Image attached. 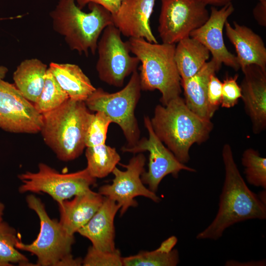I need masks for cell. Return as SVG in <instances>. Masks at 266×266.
I'll return each mask as SVG.
<instances>
[{"label":"cell","mask_w":266,"mask_h":266,"mask_svg":"<svg viewBox=\"0 0 266 266\" xmlns=\"http://www.w3.org/2000/svg\"><path fill=\"white\" fill-rule=\"evenodd\" d=\"M225 266H266V261L265 260H260V261H252L244 263H240L239 262L235 261V260H229L227 261L225 263Z\"/></svg>","instance_id":"cell-35"},{"label":"cell","mask_w":266,"mask_h":266,"mask_svg":"<svg viewBox=\"0 0 266 266\" xmlns=\"http://www.w3.org/2000/svg\"><path fill=\"white\" fill-rule=\"evenodd\" d=\"M150 122L156 135L184 164L190 160L191 146L206 141L213 128L211 120L194 113L180 96L166 105H157Z\"/></svg>","instance_id":"cell-2"},{"label":"cell","mask_w":266,"mask_h":266,"mask_svg":"<svg viewBox=\"0 0 266 266\" xmlns=\"http://www.w3.org/2000/svg\"><path fill=\"white\" fill-rule=\"evenodd\" d=\"M92 114L85 101L70 99L56 109L42 114L40 133L60 160L70 161L83 153Z\"/></svg>","instance_id":"cell-3"},{"label":"cell","mask_w":266,"mask_h":266,"mask_svg":"<svg viewBox=\"0 0 266 266\" xmlns=\"http://www.w3.org/2000/svg\"><path fill=\"white\" fill-rule=\"evenodd\" d=\"M47 66L36 58L22 61L13 73L15 86L29 101L34 103L42 90Z\"/></svg>","instance_id":"cell-23"},{"label":"cell","mask_w":266,"mask_h":266,"mask_svg":"<svg viewBox=\"0 0 266 266\" xmlns=\"http://www.w3.org/2000/svg\"><path fill=\"white\" fill-rule=\"evenodd\" d=\"M111 120L103 113L93 114L88 125L85 137L86 147L105 143Z\"/></svg>","instance_id":"cell-29"},{"label":"cell","mask_w":266,"mask_h":266,"mask_svg":"<svg viewBox=\"0 0 266 266\" xmlns=\"http://www.w3.org/2000/svg\"><path fill=\"white\" fill-rule=\"evenodd\" d=\"M233 11L232 2L222 6L219 9L212 6L207 20L201 27L192 32L190 36L205 46L211 54L212 59L218 65L221 66L223 64L237 71L240 66L236 56L227 48L223 35L225 23Z\"/></svg>","instance_id":"cell-14"},{"label":"cell","mask_w":266,"mask_h":266,"mask_svg":"<svg viewBox=\"0 0 266 266\" xmlns=\"http://www.w3.org/2000/svg\"><path fill=\"white\" fill-rule=\"evenodd\" d=\"M141 91L139 73L136 70L119 91L110 93L101 88H96L85 101L89 110L103 113L111 123L120 127L128 141L127 147L134 146L139 140L140 130L134 110Z\"/></svg>","instance_id":"cell-6"},{"label":"cell","mask_w":266,"mask_h":266,"mask_svg":"<svg viewBox=\"0 0 266 266\" xmlns=\"http://www.w3.org/2000/svg\"><path fill=\"white\" fill-rule=\"evenodd\" d=\"M243 78L240 86L244 110L258 134L266 128V70L252 65L241 69Z\"/></svg>","instance_id":"cell-15"},{"label":"cell","mask_w":266,"mask_h":266,"mask_svg":"<svg viewBox=\"0 0 266 266\" xmlns=\"http://www.w3.org/2000/svg\"><path fill=\"white\" fill-rule=\"evenodd\" d=\"M241 162L247 181L256 187L266 189V159L253 148H247L242 154Z\"/></svg>","instance_id":"cell-28"},{"label":"cell","mask_w":266,"mask_h":266,"mask_svg":"<svg viewBox=\"0 0 266 266\" xmlns=\"http://www.w3.org/2000/svg\"><path fill=\"white\" fill-rule=\"evenodd\" d=\"M19 240L13 227L3 220L0 221V266H35L16 247Z\"/></svg>","instance_id":"cell-26"},{"label":"cell","mask_w":266,"mask_h":266,"mask_svg":"<svg viewBox=\"0 0 266 266\" xmlns=\"http://www.w3.org/2000/svg\"><path fill=\"white\" fill-rule=\"evenodd\" d=\"M104 199L99 192L90 189L75 196L72 200L58 203L60 224L67 233L74 235L92 218Z\"/></svg>","instance_id":"cell-19"},{"label":"cell","mask_w":266,"mask_h":266,"mask_svg":"<svg viewBox=\"0 0 266 266\" xmlns=\"http://www.w3.org/2000/svg\"><path fill=\"white\" fill-rule=\"evenodd\" d=\"M177 242L175 236H171L151 251H141L133 256L123 257L124 266H175L179 262V253L174 249Z\"/></svg>","instance_id":"cell-24"},{"label":"cell","mask_w":266,"mask_h":266,"mask_svg":"<svg viewBox=\"0 0 266 266\" xmlns=\"http://www.w3.org/2000/svg\"><path fill=\"white\" fill-rule=\"evenodd\" d=\"M156 1L123 0L118 11L112 14L113 24L124 36L158 43L150 24Z\"/></svg>","instance_id":"cell-16"},{"label":"cell","mask_w":266,"mask_h":266,"mask_svg":"<svg viewBox=\"0 0 266 266\" xmlns=\"http://www.w3.org/2000/svg\"><path fill=\"white\" fill-rule=\"evenodd\" d=\"M48 68L70 99L85 101L96 89L76 65L51 62Z\"/></svg>","instance_id":"cell-21"},{"label":"cell","mask_w":266,"mask_h":266,"mask_svg":"<svg viewBox=\"0 0 266 266\" xmlns=\"http://www.w3.org/2000/svg\"><path fill=\"white\" fill-rule=\"evenodd\" d=\"M120 31L113 25L106 27L98 42L96 68L99 78L106 84L123 86L125 78L136 70L138 59L131 55L128 41L124 42Z\"/></svg>","instance_id":"cell-9"},{"label":"cell","mask_w":266,"mask_h":266,"mask_svg":"<svg viewBox=\"0 0 266 266\" xmlns=\"http://www.w3.org/2000/svg\"><path fill=\"white\" fill-rule=\"evenodd\" d=\"M18 177L22 183L18 188L21 194H47L58 203L90 190L96 182L86 167L75 172L62 173L43 163L38 164L37 171H27Z\"/></svg>","instance_id":"cell-8"},{"label":"cell","mask_w":266,"mask_h":266,"mask_svg":"<svg viewBox=\"0 0 266 266\" xmlns=\"http://www.w3.org/2000/svg\"><path fill=\"white\" fill-rule=\"evenodd\" d=\"M226 35L233 45L240 68L257 65L266 70V48L262 37L250 28L236 22L225 24Z\"/></svg>","instance_id":"cell-18"},{"label":"cell","mask_w":266,"mask_h":266,"mask_svg":"<svg viewBox=\"0 0 266 266\" xmlns=\"http://www.w3.org/2000/svg\"><path fill=\"white\" fill-rule=\"evenodd\" d=\"M89 12H83L75 0H59L50 13L53 30L62 36L69 48L79 54H95L104 29L113 24L112 14L102 6L88 4Z\"/></svg>","instance_id":"cell-4"},{"label":"cell","mask_w":266,"mask_h":266,"mask_svg":"<svg viewBox=\"0 0 266 266\" xmlns=\"http://www.w3.org/2000/svg\"><path fill=\"white\" fill-rule=\"evenodd\" d=\"M210 54L205 46L190 36L178 42L175 45L174 60L181 81L196 74L208 62Z\"/></svg>","instance_id":"cell-22"},{"label":"cell","mask_w":266,"mask_h":266,"mask_svg":"<svg viewBox=\"0 0 266 266\" xmlns=\"http://www.w3.org/2000/svg\"><path fill=\"white\" fill-rule=\"evenodd\" d=\"M158 28L162 43L175 44L190 36L209 18L207 5L198 0H161Z\"/></svg>","instance_id":"cell-10"},{"label":"cell","mask_w":266,"mask_h":266,"mask_svg":"<svg viewBox=\"0 0 266 266\" xmlns=\"http://www.w3.org/2000/svg\"><path fill=\"white\" fill-rule=\"evenodd\" d=\"M84 266H122L123 257L118 249L113 251H104L96 249L92 246L88 250L82 260Z\"/></svg>","instance_id":"cell-30"},{"label":"cell","mask_w":266,"mask_h":266,"mask_svg":"<svg viewBox=\"0 0 266 266\" xmlns=\"http://www.w3.org/2000/svg\"><path fill=\"white\" fill-rule=\"evenodd\" d=\"M86 167L95 178H102L111 173L120 161V156L115 148L105 143L86 147Z\"/></svg>","instance_id":"cell-25"},{"label":"cell","mask_w":266,"mask_h":266,"mask_svg":"<svg viewBox=\"0 0 266 266\" xmlns=\"http://www.w3.org/2000/svg\"><path fill=\"white\" fill-rule=\"evenodd\" d=\"M26 200L29 208L35 212L39 219V232L32 243H24L20 239L16 247L35 256V266H60L62 261L71 255L75 240L74 235L67 233L59 221L49 216L45 205L39 198L30 194L26 197Z\"/></svg>","instance_id":"cell-7"},{"label":"cell","mask_w":266,"mask_h":266,"mask_svg":"<svg viewBox=\"0 0 266 266\" xmlns=\"http://www.w3.org/2000/svg\"><path fill=\"white\" fill-rule=\"evenodd\" d=\"M253 14L260 25L266 26V4L259 2L253 9Z\"/></svg>","instance_id":"cell-34"},{"label":"cell","mask_w":266,"mask_h":266,"mask_svg":"<svg viewBox=\"0 0 266 266\" xmlns=\"http://www.w3.org/2000/svg\"><path fill=\"white\" fill-rule=\"evenodd\" d=\"M259 2L266 4V0H259Z\"/></svg>","instance_id":"cell-39"},{"label":"cell","mask_w":266,"mask_h":266,"mask_svg":"<svg viewBox=\"0 0 266 266\" xmlns=\"http://www.w3.org/2000/svg\"><path fill=\"white\" fill-rule=\"evenodd\" d=\"M128 42L131 52L141 63L139 76L141 90H159L163 105L180 96L181 78L174 60L175 44H159L133 37Z\"/></svg>","instance_id":"cell-5"},{"label":"cell","mask_w":266,"mask_h":266,"mask_svg":"<svg viewBox=\"0 0 266 266\" xmlns=\"http://www.w3.org/2000/svg\"><path fill=\"white\" fill-rule=\"evenodd\" d=\"M221 67L211 59L194 75L181 81L186 105L194 113L206 120H211L213 116L207 101L208 83L211 75L219 71Z\"/></svg>","instance_id":"cell-20"},{"label":"cell","mask_w":266,"mask_h":266,"mask_svg":"<svg viewBox=\"0 0 266 266\" xmlns=\"http://www.w3.org/2000/svg\"><path fill=\"white\" fill-rule=\"evenodd\" d=\"M144 123L148 133V138L143 137L133 146L122 148L124 152L133 154L148 151L149 153L148 169L141 176L142 182L148 186V189L156 193L159 184L167 175L178 177L181 170L196 172L195 169L180 162L174 154L164 145L155 133L148 116L144 117Z\"/></svg>","instance_id":"cell-11"},{"label":"cell","mask_w":266,"mask_h":266,"mask_svg":"<svg viewBox=\"0 0 266 266\" xmlns=\"http://www.w3.org/2000/svg\"><path fill=\"white\" fill-rule=\"evenodd\" d=\"M120 209L114 200L104 197L103 201L89 222L77 232L90 240L92 246L100 250L114 251L115 216Z\"/></svg>","instance_id":"cell-17"},{"label":"cell","mask_w":266,"mask_h":266,"mask_svg":"<svg viewBox=\"0 0 266 266\" xmlns=\"http://www.w3.org/2000/svg\"><path fill=\"white\" fill-rule=\"evenodd\" d=\"M238 77V74L233 77H227L222 82L221 103L222 107H233L237 103L239 99L241 98V88L237 82Z\"/></svg>","instance_id":"cell-31"},{"label":"cell","mask_w":266,"mask_h":266,"mask_svg":"<svg viewBox=\"0 0 266 266\" xmlns=\"http://www.w3.org/2000/svg\"><path fill=\"white\" fill-rule=\"evenodd\" d=\"M5 209V206L4 204L0 201V221L3 220V216L4 214V210Z\"/></svg>","instance_id":"cell-38"},{"label":"cell","mask_w":266,"mask_h":266,"mask_svg":"<svg viewBox=\"0 0 266 266\" xmlns=\"http://www.w3.org/2000/svg\"><path fill=\"white\" fill-rule=\"evenodd\" d=\"M222 89V82L215 75V73L211 75L208 83L207 97L210 111L213 115L221 105Z\"/></svg>","instance_id":"cell-32"},{"label":"cell","mask_w":266,"mask_h":266,"mask_svg":"<svg viewBox=\"0 0 266 266\" xmlns=\"http://www.w3.org/2000/svg\"><path fill=\"white\" fill-rule=\"evenodd\" d=\"M8 72V69L6 67L0 65V79H3Z\"/></svg>","instance_id":"cell-37"},{"label":"cell","mask_w":266,"mask_h":266,"mask_svg":"<svg viewBox=\"0 0 266 266\" xmlns=\"http://www.w3.org/2000/svg\"><path fill=\"white\" fill-rule=\"evenodd\" d=\"M222 159L225 179L217 213L210 224L196 236L198 239L216 240L235 223L250 219L265 220L266 204L250 190L240 174L229 144L224 145Z\"/></svg>","instance_id":"cell-1"},{"label":"cell","mask_w":266,"mask_h":266,"mask_svg":"<svg viewBox=\"0 0 266 266\" xmlns=\"http://www.w3.org/2000/svg\"><path fill=\"white\" fill-rule=\"evenodd\" d=\"M207 5L210 4L213 6H222L228 3L232 2V0H198Z\"/></svg>","instance_id":"cell-36"},{"label":"cell","mask_w":266,"mask_h":266,"mask_svg":"<svg viewBox=\"0 0 266 266\" xmlns=\"http://www.w3.org/2000/svg\"><path fill=\"white\" fill-rule=\"evenodd\" d=\"M123 0H75L78 7L82 9L87 4L94 3L100 5L107 10L111 14H115L119 9Z\"/></svg>","instance_id":"cell-33"},{"label":"cell","mask_w":266,"mask_h":266,"mask_svg":"<svg viewBox=\"0 0 266 266\" xmlns=\"http://www.w3.org/2000/svg\"><path fill=\"white\" fill-rule=\"evenodd\" d=\"M146 158L141 153L134 156L127 165L120 164L126 168L121 170L116 166L112 173L114 176L111 184L101 186L99 193L102 196L116 201L120 206L121 215L130 207H135L137 203L134 198L143 196L154 202H159L161 199L147 188L142 182L141 176L144 170Z\"/></svg>","instance_id":"cell-12"},{"label":"cell","mask_w":266,"mask_h":266,"mask_svg":"<svg viewBox=\"0 0 266 266\" xmlns=\"http://www.w3.org/2000/svg\"><path fill=\"white\" fill-rule=\"evenodd\" d=\"M43 115L16 88L0 79V128L17 133H40Z\"/></svg>","instance_id":"cell-13"},{"label":"cell","mask_w":266,"mask_h":266,"mask_svg":"<svg viewBox=\"0 0 266 266\" xmlns=\"http://www.w3.org/2000/svg\"><path fill=\"white\" fill-rule=\"evenodd\" d=\"M68 99L66 93L60 86L48 68L41 93L33 103L36 110L43 114L59 107Z\"/></svg>","instance_id":"cell-27"}]
</instances>
